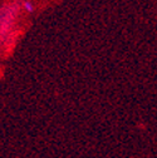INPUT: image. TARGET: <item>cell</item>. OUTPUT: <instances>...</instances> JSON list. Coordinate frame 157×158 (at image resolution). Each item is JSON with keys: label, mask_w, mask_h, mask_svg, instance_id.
<instances>
[{"label": "cell", "mask_w": 157, "mask_h": 158, "mask_svg": "<svg viewBox=\"0 0 157 158\" xmlns=\"http://www.w3.org/2000/svg\"><path fill=\"white\" fill-rule=\"evenodd\" d=\"M22 8H23V9H24V11H25V13H28V14H33V13H34V10H35L34 4H33L32 0H23V3H22Z\"/></svg>", "instance_id": "cell-1"}]
</instances>
